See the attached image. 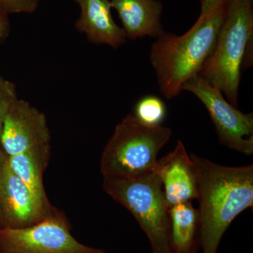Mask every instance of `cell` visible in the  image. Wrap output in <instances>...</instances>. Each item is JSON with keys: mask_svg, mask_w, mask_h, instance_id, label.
I'll use <instances>...</instances> for the list:
<instances>
[{"mask_svg": "<svg viewBox=\"0 0 253 253\" xmlns=\"http://www.w3.org/2000/svg\"><path fill=\"white\" fill-rule=\"evenodd\" d=\"M199 201L202 253H217L226 229L253 205V166L228 167L191 154Z\"/></svg>", "mask_w": 253, "mask_h": 253, "instance_id": "6da1fadb", "label": "cell"}, {"mask_svg": "<svg viewBox=\"0 0 253 253\" xmlns=\"http://www.w3.org/2000/svg\"><path fill=\"white\" fill-rule=\"evenodd\" d=\"M226 0L200 14L189 31L181 36L164 31L150 50L161 94L172 99L180 94L191 78L200 74L215 44L225 15Z\"/></svg>", "mask_w": 253, "mask_h": 253, "instance_id": "7a4b0ae2", "label": "cell"}, {"mask_svg": "<svg viewBox=\"0 0 253 253\" xmlns=\"http://www.w3.org/2000/svg\"><path fill=\"white\" fill-rule=\"evenodd\" d=\"M253 0H226L215 44L199 76L237 108L241 69L253 65Z\"/></svg>", "mask_w": 253, "mask_h": 253, "instance_id": "3957f363", "label": "cell"}, {"mask_svg": "<svg viewBox=\"0 0 253 253\" xmlns=\"http://www.w3.org/2000/svg\"><path fill=\"white\" fill-rule=\"evenodd\" d=\"M170 128L143 124L132 114L115 128L103 151L100 170L104 179L126 180L154 172L158 154L172 136Z\"/></svg>", "mask_w": 253, "mask_h": 253, "instance_id": "277c9868", "label": "cell"}, {"mask_svg": "<svg viewBox=\"0 0 253 253\" xmlns=\"http://www.w3.org/2000/svg\"><path fill=\"white\" fill-rule=\"evenodd\" d=\"M103 189L134 216L149 239L152 253H172L169 208L156 173L126 180L104 179Z\"/></svg>", "mask_w": 253, "mask_h": 253, "instance_id": "5b68a950", "label": "cell"}, {"mask_svg": "<svg viewBox=\"0 0 253 253\" xmlns=\"http://www.w3.org/2000/svg\"><path fill=\"white\" fill-rule=\"evenodd\" d=\"M0 253H105L73 237L64 214L54 208L34 225L0 229Z\"/></svg>", "mask_w": 253, "mask_h": 253, "instance_id": "8992f818", "label": "cell"}, {"mask_svg": "<svg viewBox=\"0 0 253 253\" xmlns=\"http://www.w3.org/2000/svg\"><path fill=\"white\" fill-rule=\"evenodd\" d=\"M182 91H189L204 105L221 144L246 156L253 154V113L241 112L199 75L186 82Z\"/></svg>", "mask_w": 253, "mask_h": 253, "instance_id": "52a82bcc", "label": "cell"}, {"mask_svg": "<svg viewBox=\"0 0 253 253\" xmlns=\"http://www.w3.org/2000/svg\"><path fill=\"white\" fill-rule=\"evenodd\" d=\"M51 140L46 116L23 99L15 100L5 118L0 138L7 156L31 148L49 144Z\"/></svg>", "mask_w": 253, "mask_h": 253, "instance_id": "ba28073f", "label": "cell"}, {"mask_svg": "<svg viewBox=\"0 0 253 253\" xmlns=\"http://www.w3.org/2000/svg\"><path fill=\"white\" fill-rule=\"evenodd\" d=\"M47 216L9 167L7 156L0 152V229L28 227Z\"/></svg>", "mask_w": 253, "mask_h": 253, "instance_id": "9c48e42d", "label": "cell"}, {"mask_svg": "<svg viewBox=\"0 0 253 253\" xmlns=\"http://www.w3.org/2000/svg\"><path fill=\"white\" fill-rule=\"evenodd\" d=\"M154 172L161 181L169 208L174 205L197 199L196 169L181 140H178L172 152L158 160Z\"/></svg>", "mask_w": 253, "mask_h": 253, "instance_id": "30bf717a", "label": "cell"}, {"mask_svg": "<svg viewBox=\"0 0 253 253\" xmlns=\"http://www.w3.org/2000/svg\"><path fill=\"white\" fill-rule=\"evenodd\" d=\"M81 13L75 27L95 44L118 49L126 42L122 27L113 19L110 0H75Z\"/></svg>", "mask_w": 253, "mask_h": 253, "instance_id": "8fae6325", "label": "cell"}, {"mask_svg": "<svg viewBox=\"0 0 253 253\" xmlns=\"http://www.w3.org/2000/svg\"><path fill=\"white\" fill-rule=\"evenodd\" d=\"M117 11L126 39L158 38L164 32L161 22L163 6L159 0H110Z\"/></svg>", "mask_w": 253, "mask_h": 253, "instance_id": "7c38bea8", "label": "cell"}, {"mask_svg": "<svg viewBox=\"0 0 253 253\" xmlns=\"http://www.w3.org/2000/svg\"><path fill=\"white\" fill-rule=\"evenodd\" d=\"M50 144L36 146L15 155L7 156L9 167L29 189L40 209L46 215L54 211L50 204L43 184V174L47 167Z\"/></svg>", "mask_w": 253, "mask_h": 253, "instance_id": "4fadbf2b", "label": "cell"}, {"mask_svg": "<svg viewBox=\"0 0 253 253\" xmlns=\"http://www.w3.org/2000/svg\"><path fill=\"white\" fill-rule=\"evenodd\" d=\"M170 245L172 253H194L199 231V213L189 202L169 208Z\"/></svg>", "mask_w": 253, "mask_h": 253, "instance_id": "5bb4252c", "label": "cell"}, {"mask_svg": "<svg viewBox=\"0 0 253 253\" xmlns=\"http://www.w3.org/2000/svg\"><path fill=\"white\" fill-rule=\"evenodd\" d=\"M167 114L166 104L154 95H146L137 101L134 107V116L143 124L159 126Z\"/></svg>", "mask_w": 253, "mask_h": 253, "instance_id": "9a60e30c", "label": "cell"}, {"mask_svg": "<svg viewBox=\"0 0 253 253\" xmlns=\"http://www.w3.org/2000/svg\"><path fill=\"white\" fill-rule=\"evenodd\" d=\"M16 99L17 95L14 83L0 76V138L5 118Z\"/></svg>", "mask_w": 253, "mask_h": 253, "instance_id": "2e32d148", "label": "cell"}, {"mask_svg": "<svg viewBox=\"0 0 253 253\" xmlns=\"http://www.w3.org/2000/svg\"><path fill=\"white\" fill-rule=\"evenodd\" d=\"M39 0H0V12L6 16L10 14L27 13L36 11Z\"/></svg>", "mask_w": 253, "mask_h": 253, "instance_id": "e0dca14e", "label": "cell"}, {"mask_svg": "<svg viewBox=\"0 0 253 253\" xmlns=\"http://www.w3.org/2000/svg\"><path fill=\"white\" fill-rule=\"evenodd\" d=\"M10 33V24L8 16L0 12V42L7 39Z\"/></svg>", "mask_w": 253, "mask_h": 253, "instance_id": "ac0fdd59", "label": "cell"}, {"mask_svg": "<svg viewBox=\"0 0 253 253\" xmlns=\"http://www.w3.org/2000/svg\"><path fill=\"white\" fill-rule=\"evenodd\" d=\"M224 1L225 0H200L201 1V14L206 13L213 6Z\"/></svg>", "mask_w": 253, "mask_h": 253, "instance_id": "d6986e66", "label": "cell"}]
</instances>
